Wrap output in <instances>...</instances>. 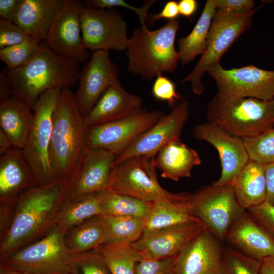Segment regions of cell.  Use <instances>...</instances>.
Instances as JSON below:
<instances>
[{"label": "cell", "instance_id": "obj_1", "mask_svg": "<svg viewBox=\"0 0 274 274\" xmlns=\"http://www.w3.org/2000/svg\"><path fill=\"white\" fill-rule=\"evenodd\" d=\"M64 185L56 182L37 186L18 197L12 224L0 241V262L43 238L54 228L64 201Z\"/></svg>", "mask_w": 274, "mask_h": 274}, {"label": "cell", "instance_id": "obj_2", "mask_svg": "<svg viewBox=\"0 0 274 274\" xmlns=\"http://www.w3.org/2000/svg\"><path fill=\"white\" fill-rule=\"evenodd\" d=\"M87 127L74 92L61 89L53 114L49 161L57 180L65 184L87 147Z\"/></svg>", "mask_w": 274, "mask_h": 274}, {"label": "cell", "instance_id": "obj_3", "mask_svg": "<svg viewBox=\"0 0 274 274\" xmlns=\"http://www.w3.org/2000/svg\"><path fill=\"white\" fill-rule=\"evenodd\" d=\"M3 70L10 79L13 94L32 108L44 92L78 85L81 68L80 63L59 55L44 42L43 51L28 64Z\"/></svg>", "mask_w": 274, "mask_h": 274}, {"label": "cell", "instance_id": "obj_4", "mask_svg": "<svg viewBox=\"0 0 274 274\" xmlns=\"http://www.w3.org/2000/svg\"><path fill=\"white\" fill-rule=\"evenodd\" d=\"M179 27L176 19L154 30H149L147 26L134 29L126 49L128 70L148 81L164 72H174L179 61L175 47Z\"/></svg>", "mask_w": 274, "mask_h": 274}, {"label": "cell", "instance_id": "obj_5", "mask_svg": "<svg viewBox=\"0 0 274 274\" xmlns=\"http://www.w3.org/2000/svg\"><path fill=\"white\" fill-rule=\"evenodd\" d=\"M207 122L242 139L274 128V99L227 97L217 93L207 106Z\"/></svg>", "mask_w": 274, "mask_h": 274}, {"label": "cell", "instance_id": "obj_6", "mask_svg": "<svg viewBox=\"0 0 274 274\" xmlns=\"http://www.w3.org/2000/svg\"><path fill=\"white\" fill-rule=\"evenodd\" d=\"M61 90L54 89L44 92L32 108L34 122L22 152L38 186L59 182L50 165L49 151L53 128V114Z\"/></svg>", "mask_w": 274, "mask_h": 274}, {"label": "cell", "instance_id": "obj_7", "mask_svg": "<svg viewBox=\"0 0 274 274\" xmlns=\"http://www.w3.org/2000/svg\"><path fill=\"white\" fill-rule=\"evenodd\" d=\"M256 11L238 14L216 9L208 35L206 51L191 72L181 81L190 82L194 94L199 95L203 93V74L220 62L234 42L250 28Z\"/></svg>", "mask_w": 274, "mask_h": 274}, {"label": "cell", "instance_id": "obj_8", "mask_svg": "<svg viewBox=\"0 0 274 274\" xmlns=\"http://www.w3.org/2000/svg\"><path fill=\"white\" fill-rule=\"evenodd\" d=\"M193 216L222 242L229 228L246 210L239 203L232 185L214 183L189 193Z\"/></svg>", "mask_w": 274, "mask_h": 274}, {"label": "cell", "instance_id": "obj_9", "mask_svg": "<svg viewBox=\"0 0 274 274\" xmlns=\"http://www.w3.org/2000/svg\"><path fill=\"white\" fill-rule=\"evenodd\" d=\"M64 232L56 227L39 240L26 246L1 262L36 274H70L73 256Z\"/></svg>", "mask_w": 274, "mask_h": 274}, {"label": "cell", "instance_id": "obj_10", "mask_svg": "<svg viewBox=\"0 0 274 274\" xmlns=\"http://www.w3.org/2000/svg\"><path fill=\"white\" fill-rule=\"evenodd\" d=\"M163 115L160 111L142 109L117 120L88 127L87 147L107 150L114 153L117 158L134 140L152 127Z\"/></svg>", "mask_w": 274, "mask_h": 274}, {"label": "cell", "instance_id": "obj_11", "mask_svg": "<svg viewBox=\"0 0 274 274\" xmlns=\"http://www.w3.org/2000/svg\"><path fill=\"white\" fill-rule=\"evenodd\" d=\"M154 158L133 156L115 163L109 190L148 203L165 193L159 184Z\"/></svg>", "mask_w": 274, "mask_h": 274}, {"label": "cell", "instance_id": "obj_12", "mask_svg": "<svg viewBox=\"0 0 274 274\" xmlns=\"http://www.w3.org/2000/svg\"><path fill=\"white\" fill-rule=\"evenodd\" d=\"M215 81L217 93L227 97L273 99L274 71L250 65L225 69L219 62L207 72Z\"/></svg>", "mask_w": 274, "mask_h": 274}, {"label": "cell", "instance_id": "obj_13", "mask_svg": "<svg viewBox=\"0 0 274 274\" xmlns=\"http://www.w3.org/2000/svg\"><path fill=\"white\" fill-rule=\"evenodd\" d=\"M116 160L107 150L87 147L64 185V200L109 190Z\"/></svg>", "mask_w": 274, "mask_h": 274}, {"label": "cell", "instance_id": "obj_14", "mask_svg": "<svg viewBox=\"0 0 274 274\" xmlns=\"http://www.w3.org/2000/svg\"><path fill=\"white\" fill-rule=\"evenodd\" d=\"M84 8L82 1L64 0L44 42L56 53L80 64L90 56L82 33L81 17Z\"/></svg>", "mask_w": 274, "mask_h": 274}, {"label": "cell", "instance_id": "obj_15", "mask_svg": "<svg viewBox=\"0 0 274 274\" xmlns=\"http://www.w3.org/2000/svg\"><path fill=\"white\" fill-rule=\"evenodd\" d=\"M82 33L86 49L126 50L129 38L127 23L115 8L98 9L85 7L81 17Z\"/></svg>", "mask_w": 274, "mask_h": 274}, {"label": "cell", "instance_id": "obj_16", "mask_svg": "<svg viewBox=\"0 0 274 274\" xmlns=\"http://www.w3.org/2000/svg\"><path fill=\"white\" fill-rule=\"evenodd\" d=\"M118 73V68L110 58L109 51L100 50L92 52L80 71L78 88L74 93L83 117L90 112L104 93L120 81Z\"/></svg>", "mask_w": 274, "mask_h": 274}, {"label": "cell", "instance_id": "obj_17", "mask_svg": "<svg viewBox=\"0 0 274 274\" xmlns=\"http://www.w3.org/2000/svg\"><path fill=\"white\" fill-rule=\"evenodd\" d=\"M192 133L195 139L210 143L219 153L221 174L214 183L233 186L239 172L250 159L243 140L208 122L196 125Z\"/></svg>", "mask_w": 274, "mask_h": 274}, {"label": "cell", "instance_id": "obj_18", "mask_svg": "<svg viewBox=\"0 0 274 274\" xmlns=\"http://www.w3.org/2000/svg\"><path fill=\"white\" fill-rule=\"evenodd\" d=\"M189 113V103L182 99L169 114H164L156 124L134 140L117 157L115 163L133 156L154 158L166 144L180 138Z\"/></svg>", "mask_w": 274, "mask_h": 274}, {"label": "cell", "instance_id": "obj_19", "mask_svg": "<svg viewBox=\"0 0 274 274\" xmlns=\"http://www.w3.org/2000/svg\"><path fill=\"white\" fill-rule=\"evenodd\" d=\"M204 228L198 221L187 222L143 233L131 245L144 258L176 257Z\"/></svg>", "mask_w": 274, "mask_h": 274}, {"label": "cell", "instance_id": "obj_20", "mask_svg": "<svg viewBox=\"0 0 274 274\" xmlns=\"http://www.w3.org/2000/svg\"><path fill=\"white\" fill-rule=\"evenodd\" d=\"M203 228L177 256L176 274H220L224 247Z\"/></svg>", "mask_w": 274, "mask_h": 274}, {"label": "cell", "instance_id": "obj_21", "mask_svg": "<svg viewBox=\"0 0 274 274\" xmlns=\"http://www.w3.org/2000/svg\"><path fill=\"white\" fill-rule=\"evenodd\" d=\"M225 240L235 250L259 261L274 256V238L247 211L231 225Z\"/></svg>", "mask_w": 274, "mask_h": 274}, {"label": "cell", "instance_id": "obj_22", "mask_svg": "<svg viewBox=\"0 0 274 274\" xmlns=\"http://www.w3.org/2000/svg\"><path fill=\"white\" fill-rule=\"evenodd\" d=\"M142 100L125 90L120 81L111 85L84 117L87 127L122 118L142 109Z\"/></svg>", "mask_w": 274, "mask_h": 274}, {"label": "cell", "instance_id": "obj_23", "mask_svg": "<svg viewBox=\"0 0 274 274\" xmlns=\"http://www.w3.org/2000/svg\"><path fill=\"white\" fill-rule=\"evenodd\" d=\"M38 186L22 150L15 148L0 157V201L16 200Z\"/></svg>", "mask_w": 274, "mask_h": 274}, {"label": "cell", "instance_id": "obj_24", "mask_svg": "<svg viewBox=\"0 0 274 274\" xmlns=\"http://www.w3.org/2000/svg\"><path fill=\"white\" fill-rule=\"evenodd\" d=\"M189 195L186 192L173 193L166 191L158 196L152 203L150 214L145 220L143 233L198 221L191 212Z\"/></svg>", "mask_w": 274, "mask_h": 274}, {"label": "cell", "instance_id": "obj_25", "mask_svg": "<svg viewBox=\"0 0 274 274\" xmlns=\"http://www.w3.org/2000/svg\"><path fill=\"white\" fill-rule=\"evenodd\" d=\"M64 0H23L14 23L27 35L42 43Z\"/></svg>", "mask_w": 274, "mask_h": 274}, {"label": "cell", "instance_id": "obj_26", "mask_svg": "<svg viewBox=\"0 0 274 274\" xmlns=\"http://www.w3.org/2000/svg\"><path fill=\"white\" fill-rule=\"evenodd\" d=\"M156 169L161 177L178 181L182 178H190L193 167L201 160L197 152L181 141L175 139L163 147L154 158Z\"/></svg>", "mask_w": 274, "mask_h": 274}, {"label": "cell", "instance_id": "obj_27", "mask_svg": "<svg viewBox=\"0 0 274 274\" xmlns=\"http://www.w3.org/2000/svg\"><path fill=\"white\" fill-rule=\"evenodd\" d=\"M33 122L32 108L19 97L13 95L0 102V129L16 148H24Z\"/></svg>", "mask_w": 274, "mask_h": 274}, {"label": "cell", "instance_id": "obj_28", "mask_svg": "<svg viewBox=\"0 0 274 274\" xmlns=\"http://www.w3.org/2000/svg\"><path fill=\"white\" fill-rule=\"evenodd\" d=\"M233 187L239 203L246 210L265 201L266 185L264 164L250 158L237 175Z\"/></svg>", "mask_w": 274, "mask_h": 274}, {"label": "cell", "instance_id": "obj_29", "mask_svg": "<svg viewBox=\"0 0 274 274\" xmlns=\"http://www.w3.org/2000/svg\"><path fill=\"white\" fill-rule=\"evenodd\" d=\"M107 229L104 216L97 215L76 225L64 233L66 246L72 254L95 250L106 239Z\"/></svg>", "mask_w": 274, "mask_h": 274}, {"label": "cell", "instance_id": "obj_30", "mask_svg": "<svg viewBox=\"0 0 274 274\" xmlns=\"http://www.w3.org/2000/svg\"><path fill=\"white\" fill-rule=\"evenodd\" d=\"M216 11L214 0L207 1L192 31L178 40L179 61L182 65H186L206 51L208 35Z\"/></svg>", "mask_w": 274, "mask_h": 274}, {"label": "cell", "instance_id": "obj_31", "mask_svg": "<svg viewBox=\"0 0 274 274\" xmlns=\"http://www.w3.org/2000/svg\"><path fill=\"white\" fill-rule=\"evenodd\" d=\"M101 214L98 192L89 193L64 201L55 227L65 233L87 219Z\"/></svg>", "mask_w": 274, "mask_h": 274}, {"label": "cell", "instance_id": "obj_32", "mask_svg": "<svg viewBox=\"0 0 274 274\" xmlns=\"http://www.w3.org/2000/svg\"><path fill=\"white\" fill-rule=\"evenodd\" d=\"M98 194L103 216L134 217L146 220L150 214L152 203L110 190L99 192Z\"/></svg>", "mask_w": 274, "mask_h": 274}, {"label": "cell", "instance_id": "obj_33", "mask_svg": "<svg viewBox=\"0 0 274 274\" xmlns=\"http://www.w3.org/2000/svg\"><path fill=\"white\" fill-rule=\"evenodd\" d=\"M103 216L107 229L105 243L132 244L143 233L145 219L128 216Z\"/></svg>", "mask_w": 274, "mask_h": 274}, {"label": "cell", "instance_id": "obj_34", "mask_svg": "<svg viewBox=\"0 0 274 274\" xmlns=\"http://www.w3.org/2000/svg\"><path fill=\"white\" fill-rule=\"evenodd\" d=\"M98 250L112 274H135V264L144 258L131 244L105 243Z\"/></svg>", "mask_w": 274, "mask_h": 274}, {"label": "cell", "instance_id": "obj_35", "mask_svg": "<svg viewBox=\"0 0 274 274\" xmlns=\"http://www.w3.org/2000/svg\"><path fill=\"white\" fill-rule=\"evenodd\" d=\"M44 42L40 43L29 38L25 41L0 49V59L9 69L25 66L43 51Z\"/></svg>", "mask_w": 274, "mask_h": 274}, {"label": "cell", "instance_id": "obj_36", "mask_svg": "<svg viewBox=\"0 0 274 274\" xmlns=\"http://www.w3.org/2000/svg\"><path fill=\"white\" fill-rule=\"evenodd\" d=\"M70 274H112L104 256L92 250L73 254Z\"/></svg>", "mask_w": 274, "mask_h": 274}, {"label": "cell", "instance_id": "obj_37", "mask_svg": "<svg viewBox=\"0 0 274 274\" xmlns=\"http://www.w3.org/2000/svg\"><path fill=\"white\" fill-rule=\"evenodd\" d=\"M260 261L224 248L220 274H259Z\"/></svg>", "mask_w": 274, "mask_h": 274}, {"label": "cell", "instance_id": "obj_38", "mask_svg": "<svg viewBox=\"0 0 274 274\" xmlns=\"http://www.w3.org/2000/svg\"><path fill=\"white\" fill-rule=\"evenodd\" d=\"M243 140L250 159L262 164L274 162V128Z\"/></svg>", "mask_w": 274, "mask_h": 274}, {"label": "cell", "instance_id": "obj_39", "mask_svg": "<svg viewBox=\"0 0 274 274\" xmlns=\"http://www.w3.org/2000/svg\"><path fill=\"white\" fill-rule=\"evenodd\" d=\"M156 2L155 0H148L144 2L142 7L138 8L132 6L123 0H86L84 1L85 7L89 8L108 9L116 7H121L128 9L138 15L141 26L146 27V21L148 14V11Z\"/></svg>", "mask_w": 274, "mask_h": 274}, {"label": "cell", "instance_id": "obj_40", "mask_svg": "<svg viewBox=\"0 0 274 274\" xmlns=\"http://www.w3.org/2000/svg\"><path fill=\"white\" fill-rule=\"evenodd\" d=\"M177 257L159 259L143 258L135 266V274H176Z\"/></svg>", "mask_w": 274, "mask_h": 274}, {"label": "cell", "instance_id": "obj_41", "mask_svg": "<svg viewBox=\"0 0 274 274\" xmlns=\"http://www.w3.org/2000/svg\"><path fill=\"white\" fill-rule=\"evenodd\" d=\"M152 93L159 100L166 101L173 106L178 100H182L181 95L177 91L175 84L168 78L162 75L156 78L152 86Z\"/></svg>", "mask_w": 274, "mask_h": 274}, {"label": "cell", "instance_id": "obj_42", "mask_svg": "<svg viewBox=\"0 0 274 274\" xmlns=\"http://www.w3.org/2000/svg\"><path fill=\"white\" fill-rule=\"evenodd\" d=\"M29 38L15 23L0 19V49L20 44Z\"/></svg>", "mask_w": 274, "mask_h": 274}, {"label": "cell", "instance_id": "obj_43", "mask_svg": "<svg viewBox=\"0 0 274 274\" xmlns=\"http://www.w3.org/2000/svg\"><path fill=\"white\" fill-rule=\"evenodd\" d=\"M246 211L274 238V204L265 200Z\"/></svg>", "mask_w": 274, "mask_h": 274}, {"label": "cell", "instance_id": "obj_44", "mask_svg": "<svg viewBox=\"0 0 274 274\" xmlns=\"http://www.w3.org/2000/svg\"><path fill=\"white\" fill-rule=\"evenodd\" d=\"M214 2L216 9L234 14H248L259 8L255 9L252 0H214Z\"/></svg>", "mask_w": 274, "mask_h": 274}, {"label": "cell", "instance_id": "obj_45", "mask_svg": "<svg viewBox=\"0 0 274 274\" xmlns=\"http://www.w3.org/2000/svg\"><path fill=\"white\" fill-rule=\"evenodd\" d=\"M16 200L0 201V241L6 235L12 224Z\"/></svg>", "mask_w": 274, "mask_h": 274}, {"label": "cell", "instance_id": "obj_46", "mask_svg": "<svg viewBox=\"0 0 274 274\" xmlns=\"http://www.w3.org/2000/svg\"><path fill=\"white\" fill-rule=\"evenodd\" d=\"M179 15L178 3L175 1H169L166 3L160 13L148 14L146 21L152 24L156 21L162 19L169 20L176 19Z\"/></svg>", "mask_w": 274, "mask_h": 274}, {"label": "cell", "instance_id": "obj_47", "mask_svg": "<svg viewBox=\"0 0 274 274\" xmlns=\"http://www.w3.org/2000/svg\"><path fill=\"white\" fill-rule=\"evenodd\" d=\"M23 0H0V19L14 22Z\"/></svg>", "mask_w": 274, "mask_h": 274}, {"label": "cell", "instance_id": "obj_48", "mask_svg": "<svg viewBox=\"0 0 274 274\" xmlns=\"http://www.w3.org/2000/svg\"><path fill=\"white\" fill-rule=\"evenodd\" d=\"M266 185V199L274 204V162L264 164Z\"/></svg>", "mask_w": 274, "mask_h": 274}, {"label": "cell", "instance_id": "obj_49", "mask_svg": "<svg viewBox=\"0 0 274 274\" xmlns=\"http://www.w3.org/2000/svg\"><path fill=\"white\" fill-rule=\"evenodd\" d=\"M12 84L6 73L0 72V102L6 100L13 95Z\"/></svg>", "mask_w": 274, "mask_h": 274}, {"label": "cell", "instance_id": "obj_50", "mask_svg": "<svg viewBox=\"0 0 274 274\" xmlns=\"http://www.w3.org/2000/svg\"><path fill=\"white\" fill-rule=\"evenodd\" d=\"M179 15L190 17L196 12L197 3L195 0H181L178 2Z\"/></svg>", "mask_w": 274, "mask_h": 274}, {"label": "cell", "instance_id": "obj_51", "mask_svg": "<svg viewBox=\"0 0 274 274\" xmlns=\"http://www.w3.org/2000/svg\"><path fill=\"white\" fill-rule=\"evenodd\" d=\"M15 148L9 136L0 129V155L6 154Z\"/></svg>", "mask_w": 274, "mask_h": 274}, {"label": "cell", "instance_id": "obj_52", "mask_svg": "<svg viewBox=\"0 0 274 274\" xmlns=\"http://www.w3.org/2000/svg\"><path fill=\"white\" fill-rule=\"evenodd\" d=\"M259 274H274V256L266 257L260 260Z\"/></svg>", "mask_w": 274, "mask_h": 274}, {"label": "cell", "instance_id": "obj_53", "mask_svg": "<svg viewBox=\"0 0 274 274\" xmlns=\"http://www.w3.org/2000/svg\"><path fill=\"white\" fill-rule=\"evenodd\" d=\"M0 274H36L25 270L0 263Z\"/></svg>", "mask_w": 274, "mask_h": 274}, {"label": "cell", "instance_id": "obj_54", "mask_svg": "<svg viewBox=\"0 0 274 274\" xmlns=\"http://www.w3.org/2000/svg\"><path fill=\"white\" fill-rule=\"evenodd\" d=\"M273 99H274V95H273Z\"/></svg>", "mask_w": 274, "mask_h": 274}]
</instances>
